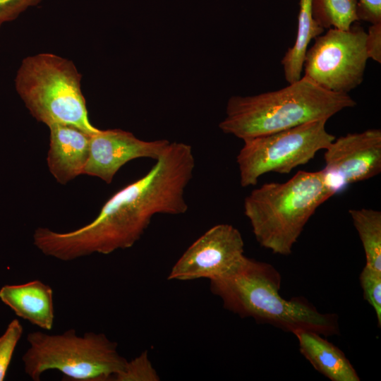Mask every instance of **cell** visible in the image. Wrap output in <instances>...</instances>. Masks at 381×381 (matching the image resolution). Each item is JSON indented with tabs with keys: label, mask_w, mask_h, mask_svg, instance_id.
<instances>
[{
	"label": "cell",
	"mask_w": 381,
	"mask_h": 381,
	"mask_svg": "<svg viewBox=\"0 0 381 381\" xmlns=\"http://www.w3.org/2000/svg\"><path fill=\"white\" fill-rule=\"evenodd\" d=\"M195 165L192 147L169 143L143 177L115 193L88 224L68 232L49 230L48 254L71 261L92 253L109 254L133 246L157 214H181L184 198Z\"/></svg>",
	"instance_id": "6da1fadb"
},
{
	"label": "cell",
	"mask_w": 381,
	"mask_h": 381,
	"mask_svg": "<svg viewBox=\"0 0 381 381\" xmlns=\"http://www.w3.org/2000/svg\"><path fill=\"white\" fill-rule=\"evenodd\" d=\"M210 282L211 291L224 307L242 318L291 333L305 329L325 337L339 334L337 315L321 313L301 297L282 298L281 275L269 263L246 257L233 274Z\"/></svg>",
	"instance_id": "7a4b0ae2"
},
{
	"label": "cell",
	"mask_w": 381,
	"mask_h": 381,
	"mask_svg": "<svg viewBox=\"0 0 381 381\" xmlns=\"http://www.w3.org/2000/svg\"><path fill=\"white\" fill-rule=\"evenodd\" d=\"M356 105L349 94L327 90L302 76L278 90L231 97L219 127L224 133L243 140L312 121H327Z\"/></svg>",
	"instance_id": "3957f363"
},
{
	"label": "cell",
	"mask_w": 381,
	"mask_h": 381,
	"mask_svg": "<svg viewBox=\"0 0 381 381\" xmlns=\"http://www.w3.org/2000/svg\"><path fill=\"white\" fill-rule=\"evenodd\" d=\"M335 191L322 170L298 171L284 183H268L244 200V214L258 243L289 255L317 208Z\"/></svg>",
	"instance_id": "277c9868"
},
{
	"label": "cell",
	"mask_w": 381,
	"mask_h": 381,
	"mask_svg": "<svg viewBox=\"0 0 381 381\" xmlns=\"http://www.w3.org/2000/svg\"><path fill=\"white\" fill-rule=\"evenodd\" d=\"M81 74L73 61L51 53L24 59L16 90L32 116L47 126H74L90 135L100 129L90 121L81 90Z\"/></svg>",
	"instance_id": "5b68a950"
},
{
	"label": "cell",
	"mask_w": 381,
	"mask_h": 381,
	"mask_svg": "<svg viewBox=\"0 0 381 381\" xmlns=\"http://www.w3.org/2000/svg\"><path fill=\"white\" fill-rule=\"evenodd\" d=\"M27 341L29 347L22 361L25 374L33 381H40L49 370H59L66 380H114L127 362L118 352L117 344L103 333L78 336L73 329L57 334L37 331L30 332Z\"/></svg>",
	"instance_id": "8992f818"
},
{
	"label": "cell",
	"mask_w": 381,
	"mask_h": 381,
	"mask_svg": "<svg viewBox=\"0 0 381 381\" xmlns=\"http://www.w3.org/2000/svg\"><path fill=\"white\" fill-rule=\"evenodd\" d=\"M327 121H312L243 140V146L236 157L241 186L256 185L265 174H289L295 167L308 163L335 139L325 128Z\"/></svg>",
	"instance_id": "52a82bcc"
},
{
	"label": "cell",
	"mask_w": 381,
	"mask_h": 381,
	"mask_svg": "<svg viewBox=\"0 0 381 381\" xmlns=\"http://www.w3.org/2000/svg\"><path fill=\"white\" fill-rule=\"evenodd\" d=\"M366 31L355 22L346 30L328 29L308 49L303 76L320 87L347 93L363 80L367 61Z\"/></svg>",
	"instance_id": "ba28073f"
},
{
	"label": "cell",
	"mask_w": 381,
	"mask_h": 381,
	"mask_svg": "<svg viewBox=\"0 0 381 381\" xmlns=\"http://www.w3.org/2000/svg\"><path fill=\"white\" fill-rule=\"evenodd\" d=\"M246 258L240 231L231 224H217L187 248L173 266L168 279H222L233 274Z\"/></svg>",
	"instance_id": "9c48e42d"
},
{
	"label": "cell",
	"mask_w": 381,
	"mask_h": 381,
	"mask_svg": "<svg viewBox=\"0 0 381 381\" xmlns=\"http://www.w3.org/2000/svg\"><path fill=\"white\" fill-rule=\"evenodd\" d=\"M324 171L335 193L381 171V130L370 128L335 138L325 149Z\"/></svg>",
	"instance_id": "30bf717a"
},
{
	"label": "cell",
	"mask_w": 381,
	"mask_h": 381,
	"mask_svg": "<svg viewBox=\"0 0 381 381\" xmlns=\"http://www.w3.org/2000/svg\"><path fill=\"white\" fill-rule=\"evenodd\" d=\"M169 141H146L119 128L99 130L90 135L89 155L83 174L96 176L109 184L125 164L138 158L157 159Z\"/></svg>",
	"instance_id": "8fae6325"
},
{
	"label": "cell",
	"mask_w": 381,
	"mask_h": 381,
	"mask_svg": "<svg viewBox=\"0 0 381 381\" xmlns=\"http://www.w3.org/2000/svg\"><path fill=\"white\" fill-rule=\"evenodd\" d=\"M47 153L49 170L55 179L66 184L83 174L89 155L90 135L74 126L52 124Z\"/></svg>",
	"instance_id": "7c38bea8"
},
{
	"label": "cell",
	"mask_w": 381,
	"mask_h": 381,
	"mask_svg": "<svg viewBox=\"0 0 381 381\" xmlns=\"http://www.w3.org/2000/svg\"><path fill=\"white\" fill-rule=\"evenodd\" d=\"M0 300L18 317L42 329H52L55 314L49 285L37 279L6 284L0 289Z\"/></svg>",
	"instance_id": "4fadbf2b"
},
{
	"label": "cell",
	"mask_w": 381,
	"mask_h": 381,
	"mask_svg": "<svg viewBox=\"0 0 381 381\" xmlns=\"http://www.w3.org/2000/svg\"><path fill=\"white\" fill-rule=\"evenodd\" d=\"M301 353L313 368L332 381H359L353 366L345 354L335 345L313 331L297 329Z\"/></svg>",
	"instance_id": "5bb4252c"
},
{
	"label": "cell",
	"mask_w": 381,
	"mask_h": 381,
	"mask_svg": "<svg viewBox=\"0 0 381 381\" xmlns=\"http://www.w3.org/2000/svg\"><path fill=\"white\" fill-rule=\"evenodd\" d=\"M311 1L300 0L296 37L294 45L288 49L282 59L284 77L288 83H294L302 77L308 45L312 40L324 32V29L313 17Z\"/></svg>",
	"instance_id": "9a60e30c"
},
{
	"label": "cell",
	"mask_w": 381,
	"mask_h": 381,
	"mask_svg": "<svg viewBox=\"0 0 381 381\" xmlns=\"http://www.w3.org/2000/svg\"><path fill=\"white\" fill-rule=\"evenodd\" d=\"M349 212L364 249L365 265L381 271V212L361 208Z\"/></svg>",
	"instance_id": "2e32d148"
},
{
	"label": "cell",
	"mask_w": 381,
	"mask_h": 381,
	"mask_svg": "<svg viewBox=\"0 0 381 381\" xmlns=\"http://www.w3.org/2000/svg\"><path fill=\"white\" fill-rule=\"evenodd\" d=\"M312 15L325 29L349 30L357 22L358 0H312Z\"/></svg>",
	"instance_id": "e0dca14e"
},
{
	"label": "cell",
	"mask_w": 381,
	"mask_h": 381,
	"mask_svg": "<svg viewBox=\"0 0 381 381\" xmlns=\"http://www.w3.org/2000/svg\"><path fill=\"white\" fill-rule=\"evenodd\" d=\"M360 284L365 301L373 308L377 320L378 327H381V271L366 265L360 276Z\"/></svg>",
	"instance_id": "ac0fdd59"
},
{
	"label": "cell",
	"mask_w": 381,
	"mask_h": 381,
	"mask_svg": "<svg viewBox=\"0 0 381 381\" xmlns=\"http://www.w3.org/2000/svg\"><path fill=\"white\" fill-rule=\"evenodd\" d=\"M23 333V327L18 319L8 325L0 337V381L6 377L15 349Z\"/></svg>",
	"instance_id": "d6986e66"
},
{
	"label": "cell",
	"mask_w": 381,
	"mask_h": 381,
	"mask_svg": "<svg viewBox=\"0 0 381 381\" xmlns=\"http://www.w3.org/2000/svg\"><path fill=\"white\" fill-rule=\"evenodd\" d=\"M115 381H158L159 377L153 368L145 351L134 359L126 362L123 370Z\"/></svg>",
	"instance_id": "ffe728a7"
},
{
	"label": "cell",
	"mask_w": 381,
	"mask_h": 381,
	"mask_svg": "<svg viewBox=\"0 0 381 381\" xmlns=\"http://www.w3.org/2000/svg\"><path fill=\"white\" fill-rule=\"evenodd\" d=\"M42 0H0V28L14 20L28 7L36 6Z\"/></svg>",
	"instance_id": "44dd1931"
},
{
	"label": "cell",
	"mask_w": 381,
	"mask_h": 381,
	"mask_svg": "<svg viewBox=\"0 0 381 381\" xmlns=\"http://www.w3.org/2000/svg\"><path fill=\"white\" fill-rule=\"evenodd\" d=\"M365 48L368 59L381 63V23L371 24L366 32Z\"/></svg>",
	"instance_id": "7402d4cb"
},
{
	"label": "cell",
	"mask_w": 381,
	"mask_h": 381,
	"mask_svg": "<svg viewBox=\"0 0 381 381\" xmlns=\"http://www.w3.org/2000/svg\"><path fill=\"white\" fill-rule=\"evenodd\" d=\"M358 16L371 24L381 23V0H358Z\"/></svg>",
	"instance_id": "603a6c76"
}]
</instances>
